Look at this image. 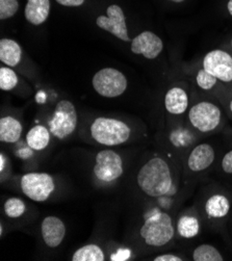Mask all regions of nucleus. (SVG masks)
I'll return each mask as SVG.
<instances>
[{
	"mask_svg": "<svg viewBox=\"0 0 232 261\" xmlns=\"http://www.w3.org/2000/svg\"><path fill=\"white\" fill-rule=\"evenodd\" d=\"M20 187L23 194L35 202H45L56 189L55 179L48 173H28L21 177Z\"/></svg>",
	"mask_w": 232,
	"mask_h": 261,
	"instance_id": "5",
	"label": "nucleus"
},
{
	"mask_svg": "<svg viewBox=\"0 0 232 261\" xmlns=\"http://www.w3.org/2000/svg\"><path fill=\"white\" fill-rule=\"evenodd\" d=\"M227 8H228V12H229V14L232 16V0H229Z\"/></svg>",
	"mask_w": 232,
	"mask_h": 261,
	"instance_id": "31",
	"label": "nucleus"
},
{
	"mask_svg": "<svg viewBox=\"0 0 232 261\" xmlns=\"http://www.w3.org/2000/svg\"><path fill=\"white\" fill-rule=\"evenodd\" d=\"M6 162H7L6 156H5L4 153H2V154H0V171H2V172H4V170L6 168Z\"/></svg>",
	"mask_w": 232,
	"mask_h": 261,
	"instance_id": "30",
	"label": "nucleus"
},
{
	"mask_svg": "<svg viewBox=\"0 0 232 261\" xmlns=\"http://www.w3.org/2000/svg\"><path fill=\"white\" fill-rule=\"evenodd\" d=\"M153 260H154V261H182V260H184V259L178 257V256H176V255L164 254V255L157 256Z\"/></svg>",
	"mask_w": 232,
	"mask_h": 261,
	"instance_id": "28",
	"label": "nucleus"
},
{
	"mask_svg": "<svg viewBox=\"0 0 232 261\" xmlns=\"http://www.w3.org/2000/svg\"><path fill=\"white\" fill-rule=\"evenodd\" d=\"M222 169L227 174H232V150L229 151L222 161Z\"/></svg>",
	"mask_w": 232,
	"mask_h": 261,
	"instance_id": "27",
	"label": "nucleus"
},
{
	"mask_svg": "<svg viewBox=\"0 0 232 261\" xmlns=\"http://www.w3.org/2000/svg\"><path fill=\"white\" fill-rule=\"evenodd\" d=\"M56 2L64 7H80L85 3V0H56Z\"/></svg>",
	"mask_w": 232,
	"mask_h": 261,
	"instance_id": "29",
	"label": "nucleus"
},
{
	"mask_svg": "<svg viewBox=\"0 0 232 261\" xmlns=\"http://www.w3.org/2000/svg\"><path fill=\"white\" fill-rule=\"evenodd\" d=\"M96 24L101 30L109 32L116 38L124 42H132L126 26V19L123 10L117 6H110L107 10V16H99Z\"/></svg>",
	"mask_w": 232,
	"mask_h": 261,
	"instance_id": "9",
	"label": "nucleus"
},
{
	"mask_svg": "<svg viewBox=\"0 0 232 261\" xmlns=\"http://www.w3.org/2000/svg\"><path fill=\"white\" fill-rule=\"evenodd\" d=\"M170 2H173V3H182V2H184V0H170Z\"/></svg>",
	"mask_w": 232,
	"mask_h": 261,
	"instance_id": "33",
	"label": "nucleus"
},
{
	"mask_svg": "<svg viewBox=\"0 0 232 261\" xmlns=\"http://www.w3.org/2000/svg\"><path fill=\"white\" fill-rule=\"evenodd\" d=\"M93 171L98 180L106 182V184H111L123 175V160L114 150H102L96 155Z\"/></svg>",
	"mask_w": 232,
	"mask_h": 261,
	"instance_id": "7",
	"label": "nucleus"
},
{
	"mask_svg": "<svg viewBox=\"0 0 232 261\" xmlns=\"http://www.w3.org/2000/svg\"><path fill=\"white\" fill-rule=\"evenodd\" d=\"M93 88L100 96L116 98L121 96L127 89L125 75L114 68H103L93 77Z\"/></svg>",
	"mask_w": 232,
	"mask_h": 261,
	"instance_id": "6",
	"label": "nucleus"
},
{
	"mask_svg": "<svg viewBox=\"0 0 232 261\" xmlns=\"http://www.w3.org/2000/svg\"><path fill=\"white\" fill-rule=\"evenodd\" d=\"M231 46H232V40H231Z\"/></svg>",
	"mask_w": 232,
	"mask_h": 261,
	"instance_id": "35",
	"label": "nucleus"
},
{
	"mask_svg": "<svg viewBox=\"0 0 232 261\" xmlns=\"http://www.w3.org/2000/svg\"><path fill=\"white\" fill-rule=\"evenodd\" d=\"M140 236L148 246L163 247L174 238L171 217L163 212H156L145 218Z\"/></svg>",
	"mask_w": 232,
	"mask_h": 261,
	"instance_id": "3",
	"label": "nucleus"
},
{
	"mask_svg": "<svg viewBox=\"0 0 232 261\" xmlns=\"http://www.w3.org/2000/svg\"><path fill=\"white\" fill-rule=\"evenodd\" d=\"M195 261H223V256L220 252L211 245H201L195 249L193 253Z\"/></svg>",
	"mask_w": 232,
	"mask_h": 261,
	"instance_id": "22",
	"label": "nucleus"
},
{
	"mask_svg": "<svg viewBox=\"0 0 232 261\" xmlns=\"http://www.w3.org/2000/svg\"><path fill=\"white\" fill-rule=\"evenodd\" d=\"M22 129V125L17 119L11 116L2 118L0 120V141L8 144L17 143L21 138Z\"/></svg>",
	"mask_w": 232,
	"mask_h": 261,
	"instance_id": "16",
	"label": "nucleus"
},
{
	"mask_svg": "<svg viewBox=\"0 0 232 261\" xmlns=\"http://www.w3.org/2000/svg\"><path fill=\"white\" fill-rule=\"evenodd\" d=\"M191 124L201 133H211L221 122V111L214 103L203 101L197 103L189 113Z\"/></svg>",
	"mask_w": 232,
	"mask_h": 261,
	"instance_id": "8",
	"label": "nucleus"
},
{
	"mask_svg": "<svg viewBox=\"0 0 232 261\" xmlns=\"http://www.w3.org/2000/svg\"><path fill=\"white\" fill-rule=\"evenodd\" d=\"M177 231L180 237L185 239H193L197 237L200 232V223L195 217L185 216L178 220Z\"/></svg>",
	"mask_w": 232,
	"mask_h": 261,
	"instance_id": "21",
	"label": "nucleus"
},
{
	"mask_svg": "<svg viewBox=\"0 0 232 261\" xmlns=\"http://www.w3.org/2000/svg\"><path fill=\"white\" fill-rule=\"evenodd\" d=\"M5 208V214L7 217L11 219H17L24 215L25 210H27V206L23 200L20 198H10L5 202L4 205Z\"/></svg>",
	"mask_w": 232,
	"mask_h": 261,
	"instance_id": "23",
	"label": "nucleus"
},
{
	"mask_svg": "<svg viewBox=\"0 0 232 261\" xmlns=\"http://www.w3.org/2000/svg\"><path fill=\"white\" fill-rule=\"evenodd\" d=\"M3 234H4V228H3V225L0 226V236L3 237Z\"/></svg>",
	"mask_w": 232,
	"mask_h": 261,
	"instance_id": "32",
	"label": "nucleus"
},
{
	"mask_svg": "<svg viewBox=\"0 0 232 261\" xmlns=\"http://www.w3.org/2000/svg\"><path fill=\"white\" fill-rule=\"evenodd\" d=\"M72 261H103L106 260L105 252L95 244L86 245L77 250L73 256Z\"/></svg>",
	"mask_w": 232,
	"mask_h": 261,
	"instance_id": "20",
	"label": "nucleus"
},
{
	"mask_svg": "<svg viewBox=\"0 0 232 261\" xmlns=\"http://www.w3.org/2000/svg\"><path fill=\"white\" fill-rule=\"evenodd\" d=\"M203 68L221 82H232V57L223 50L209 52L203 60Z\"/></svg>",
	"mask_w": 232,
	"mask_h": 261,
	"instance_id": "10",
	"label": "nucleus"
},
{
	"mask_svg": "<svg viewBox=\"0 0 232 261\" xmlns=\"http://www.w3.org/2000/svg\"><path fill=\"white\" fill-rule=\"evenodd\" d=\"M230 203L228 199L220 194L212 196L205 204V212L211 218L221 219L228 215Z\"/></svg>",
	"mask_w": 232,
	"mask_h": 261,
	"instance_id": "19",
	"label": "nucleus"
},
{
	"mask_svg": "<svg viewBox=\"0 0 232 261\" xmlns=\"http://www.w3.org/2000/svg\"><path fill=\"white\" fill-rule=\"evenodd\" d=\"M189 97L185 90L173 88L168 91L165 97L166 110L172 115H182L188 110Z\"/></svg>",
	"mask_w": 232,
	"mask_h": 261,
	"instance_id": "15",
	"label": "nucleus"
},
{
	"mask_svg": "<svg viewBox=\"0 0 232 261\" xmlns=\"http://www.w3.org/2000/svg\"><path fill=\"white\" fill-rule=\"evenodd\" d=\"M77 126V112L74 104L69 100H61L55 109L48 128L51 135L59 140L70 137Z\"/></svg>",
	"mask_w": 232,
	"mask_h": 261,
	"instance_id": "4",
	"label": "nucleus"
},
{
	"mask_svg": "<svg viewBox=\"0 0 232 261\" xmlns=\"http://www.w3.org/2000/svg\"><path fill=\"white\" fill-rule=\"evenodd\" d=\"M50 14L49 0H28L25 7V18L33 24H43Z\"/></svg>",
	"mask_w": 232,
	"mask_h": 261,
	"instance_id": "14",
	"label": "nucleus"
},
{
	"mask_svg": "<svg viewBox=\"0 0 232 261\" xmlns=\"http://www.w3.org/2000/svg\"><path fill=\"white\" fill-rule=\"evenodd\" d=\"M18 84V76L14 70L7 67L0 68V89L11 91Z\"/></svg>",
	"mask_w": 232,
	"mask_h": 261,
	"instance_id": "24",
	"label": "nucleus"
},
{
	"mask_svg": "<svg viewBox=\"0 0 232 261\" xmlns=\"http://www.w3.org/2000/svg\"><path fill=\"white\" fill-rule=\"evenodd\" d=\"M65 223L57 217H46L41 225L42 238L45 245L51 249L58 248L66 237Z\"/></svg>",
	"mask_w": 232,
	"mask_h": 261,
	"instance_id": "12",
	"label": "nucleus"
},
{
	"mask_svg": "<svg viewBox=\"0 0 232 261\" xmlns=\"http://www.w3.org/2000/svg\"><path fill=\"white\" fill-rule=\"evenodd\" d=\"M230 110H231V113H232V100L230 102Z\"/></svg>",
	"mask_w": 232,
	"mask_h": 261,
	"instance_id": "34",
	"label": "nucleus"
},
{
	"mask_svg": "<svg viewBox=\"0 0 232 261\" xmlns=\"http://www.w3.org/2000/svg\"><path fill=\"white\" fill-rule=\"evenodd\" d=\"M164 49L162 39L152 32H143L132 41V52L148 60L157 59Z\"/></svg>",
	"mask_w": 232,
	"mask_h": 261,
	"instance_id": "11",
	"label": "nucleus"
},
{
	"mask_svg": "<svg viewBox=\"0 0 232 261\" xmlns=\"http://www.w3.org/2000/svg\"><path fill=\"white\" fill-rule=\"evenodd\" d=\"M218 78H216L214 75H212L210 72L206 71L204 68L201 69L197 76H196V82L197 85L203 89V90H212L216 85H217Z\"/></svg>",
	"mask_w": 232,
	"mask_h": 261,
	"instance_id": "25",
	"label": "nucleus"
},
{
	"mask_svg": "<svg viewBox=\"0 0 232 261\" xmlns=\"http://www.w3.org/2000/svg\"><path fill=\"white\" fill-rule=\"evenodd\" d=\"M19 9L18 0H0V19L5 20L13 17Z\"/></svg>",
	"mask_w": 232,
	"mask_h": 261,
	"instance_id": "26",
	"label": "nucleus"
},
{
	"mask_svg": "<svg viewBox=\"0 0 232 261\" xmlns=\"http://www.w3.org/2000/svg\"><path fill=\"white\" fill-rule=\"evenodd\" d=\"M51 133L48 128L43 125L33 127L27 135L28 146L36 151H41L47 148L50 143Z\"/></svg>",
	"mask_w": 232,
	"mask_h": 261,
	"instance_id": "18",
	"label": "nucleus"
},
{
	"mask_svg": "<svg viewBox=\"0 0 232 261\" xmlns=\"http://www.w3.org/2000/svg\"><path fill=\"white\" fill-rule=\"evenodd\" d=\"M139 188L149 197L159 198L171 193L173 178L168 163L161 158L149 160L137 176Z\"/></svg>",
	"mask_w": 232,
	"mask_h": 261,
	"instance_id": "1",
	"label": "nucleus"
},
{
	"mask_svg": "<svg viewBox=\"0 0 232 261\" xmlns=\"http://www.w3.org/2000/svg\"><path fill=\"white\" fill-rule=\"evenodd\" d=\"M214 161V148L209 144H200L191 152L188 159V167L193 172H201L210 168Z\"/></svg>",
	"mask_w": 232,
	"mask_h": 261,
	"instance_id": "13",
	"label": "nucleus"
},
{
	"mask_svg": "<svg viewBox=\"0 0 232 261\" xmlns=\"http://www.w3.org/2000/svg\"><path fill=\"white\" fill-rule=\"evenodd\" d=\"M22 58V49L20 45L11 39L0 41V61L8 67H16Z\"/></svg>",
	"mask_w": 232,
	"mask_h": 261,
	"instance_id": "17",
	"label": "nucleus"
},
{
	"mask_svg": "<svg viewBox=\"0 0 232 261\" xmlns=\"http://www.w3.org/2000/svg\"><path fill=\"white\" fill-rule=\"evenodd\" d=\"M93 140L103 146L114 147L126 143L131 138L132 129L123 121L99 117L90 127Z\"/></svg>",
	"mask_w": 232,
	"mask_h": 261,
	"instance_id": "2",
	"label": "nucleus"
}]
</instances>
